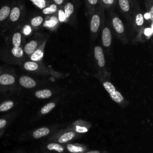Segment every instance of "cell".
<instances>
[{
    "label": "cell",
    "instance_id": "39",
    "mask_svg": "<svg viewBox=\"0 0 153 153\" xmlns=\"http://www.w3.org/2000/svg\"><path fill=\"white\" fill-rule=\"evenodd\" d=\"M86 153H100V152L98 151H90V152H88Z\"/></svg>",
    "mask_w": 153,
    "mask_h": 153
},
{
    "label": "cell",
    "instance_id": "1",
    "mask_svg": "<svg viewBox=\"0 0 153 153\" xmlns=\"http://www.w3.org/2000/svg\"><path fill=\"white\" fill-rule=\"evenodd\" d=\"M103 87L109 93L111 99L117 103H121L123 100V97L121 94L116 90L115 87L109 82L106 81L103 84Z\"/></svg>",
    "mask_w": 153,
    "mask_h": 153
},
{
    "label": "cell",
    "instance_id": "21",
    "mask_svg": "<svg viewBox=\"0 0 153 153\" xmlns=\"http://www.w3.org/2000/svg\"><path fill=\"white\" fill-rule=\"evenodd\" d=\"M21 35L19 32H16L13 36V44L14 47H19L21 42Z\"/></svg>",
    "mask_w": 153,
    "mask_h": 153
},
{
    "label": "cell",
    "instance_id": "33",
    "mask_svg": "<svg viewBox=\"0 0 153 153\" xmlns=\"http://www.w3.org/2000/svg\"><path fill=\"white\" fill-rule=\"evenodd\" d=\"M7 121L4 119H0V128H3L6 125Z\"/></svg>",
    "mask_w": 153,
    "mask_h": 153
},
{
    "label": "cell",
    "instance_id": "28",
    "mask_svg": "<svg viewBox=\"0 0 153 153\" xmlns=\"http://www.w3.org/2000/svg\"><path fill=\"white\" fill-rule=\"evenodd\" d=\"M57 20L55 17H53L51 18V19L49 21H46L45 22V26H48V27H53L57 23Z\"/></svg>",
    "mask_w": 153,
    "mask_h": 153
},
{
    "label": "cell",
    "instance_id": "10",
    "mask_svg": "<svg viewBox=\"0 0 153 153\" xmlns=\"http://www.w3.org/2000/svg\"><path fill=\"white\" fill-rule=\"evenodd\" d=\"M51 91L48 89H44L41 90H38L35 93V96L38 98L45 99L50 97L51 96Z\"/></svg>",
    "mask_w": 153,
    "mask_h": 153
},
{
    "label": "cell",
    "instance_id": "22",
    "mask_svg": "<svg viewBox=\"0 0 153 153\" xmlns=\"http://www.w3.org/2000/svg\"><path fill=\"white\" fill-rule=\"evenodd\" d=\"M67 148L68 151L72 153H76V152H80L83 151V148L81 146H75L72 144H68L67 145Z\"/></svg>",
    "mask_w": 153,
    "mask_h": 153
},
{
    "label": "cell",
    "instance_id": "12",
    "mask_svg": "<svg viewBox=\"0 0 153 153\" xmlns=\"http://www.w3.org/2000/svg\"><path fill=\"white\" fill-rule=\"evenodd\" d=\"M44 56V53L41 49L35 50L30 56V59L33 61H38L42 59Z\"/></svg>",
    "mask_w": 153,
    "mask_h": 153
},
{
    "label": "cell",
    "instance_id": "26",
    "mask_svg": "<svg viewBox=\"0 0 153 153\" xmlns=\"http://www.w3.org/2000/svg\"><path fill=\"white\" fill-rule=\"evenodd\" d=\"M36 7L40 9H43L45 7V0H30Z\"/></svg>",
    "mask_w": 153,
    "mask_h": 153
},
{
    "label": "cell",
    "instance_id": "9",
    "mask_svg": "<svg viewBox=\"0 0 153 153\" xmlns=\"http://www.w3.org/2000/svg\"><path fill=\"white\" fill-rule=\"evenodd\" d=\"M50 133V130L47 127H42L35 130L33 133V136L35 138H39L47 135Z\"/></svg>",
    "mask_w": 153,
    "mask_h": 153
},
{
    "label": "cell",
    "instance_id": "17",
    "mask_svg": "<svg viewBox=\"0 0 153 153\" xmlns=\"http://www.w3.org/2000/svg\"><path fill=\"white\" fill-rule=\"evenodd\" d=\"M24 68L28 71H35L38 68V65L34 62H27L24 64Z\"/></svg>",
    "mask_w": 153,
    "mask_h": 153
},
{
    "label": "cell",
    "instance_id": "25",
    "mask_svg": "<svg viewBox=\"0 0 153 153\" xmlns=\"http://www.w3.org/2000/svg\"><path fill=\"white\" fill-rule=\"evenodd\" d=\"M43 22V17L41 16H36L33 17L32 20H31V25L33 26L36 27L39 26Z\"/></svg>",
    "mask_w": 153,
    "mask_h": 153
},
{
    "label": "cell",
    "instance_id": "23",
    "mask_svg": "<svg viewBox=\"0 0 153 153\" xmlns=\"http://www.w3.org/2000/svg\"><path fill=\"white\" fill-rule=\"evenodd\" d=\"M11 52L17 57H20L23 55V50L20 47H14L11 50Z\"/></svg>",
    "mask_w": 153,
    "mask_h": 153
},
{
    "label": "cell",
    "instance_id": "30",
    "mask_svg": "<svg viewBox=\"0 0 153 153\" xmlns=\"http://www.w3.org/2000/svg\"><path fill=\"white\" fill-rule=\"evenodd\" d=\"M76 131L78 133H85L88 131V129L84 127H80V126H76L75 128Z\"/></svg>",
    "mask_w": 153,
    "mask_h": 153
},
{
    "label": "cell",
    "instance_id": "4",
    "mask_svg": "<svg viewBox=\"0 0 153 153\" xmlns=\"http://www.w3.org/2000/svg\"><path fill=\"white\" fill-rule=\"evenodd\" d=\"M100 24V18L98 14H94L90 21V30L93 33H96Z\"/></svg>",
    "mask_w": 153,
    "mask_h": 153
},
{
    "label": "cell",
    "instance_id": "11",
    "mask_svg": "<svg viewBox=\"0 0 153 153\" xmlns=\"http://www.w3.org/2000/svg\"><path fill=\"white\" fill-rule=\"evenodd\" d=\"M74 136H75V133L72 131H69V132L63 134V135H62L59 137L58 141L60 143H64V142H68V141L71 140Z\"/></svg>",
    "mask_w": 153,
    "mask_h": 153
},
{
    "label": "cell",
    "instance_id": "8",
    "mask_svg": "<svg viewBox=\"0 0 153 153\" xmlns=\"http://www.w3.org/2000/svg\"><path fill=\"white\" fill-rule=\"evenodd\" d=\"M15 78L12 75L3 74L0 76V84L3 85H10L14 82Z\"/></svg>",
    "mask_w": 153,
    "mask_h": 153
},
{
    "label": "cell",
    "instance_id": "32",
    "mask_svg": "<svg viewBox=\"0 0 153 153\" xmlns=\"http://www.w3.org/2000/svg\"><path fill=\"white\" fill-rule=\"evenodd\" d=\"M152 30H153V29H151V28H146L145 30V31H144L145 35L146 36H149L151 35H152Z\"/></svg>",
    "mask_w": 153,
    "mask_h": 153
},
{
    "label": "cell",
    "instance_id": "18",
    "mask_svg": "<svg viewBox=\"0 0 153 153\" xmlns=\"http://www.w3.org/2000/svg\"><path fill=\"white\" fill-rule=\"evenodd\" d=\"M47 147L49 150H56L59 152H62L64 151L63 148L61 145L54 143H49Z\"/></svg>",
    "mask_w": 153,
    "mask_h": 153
},
{
    "label": "cell",
    "instance_id": "2",
    "mask_svg": "<svg viewBox=\"0 0 153 153\" xmlns=\"http://www.w3.org/2000/svg\"><path fill=\"white\" fill-rule=\"evenodd\" d=\"M102 43L104 47H108L111 44V41H112V36L111 33L108 27H105L103 29L102 34Z\"/></svg>",
    "mask_w": 153,
    "mask_h": 153
},
{
    "label": "cell",
    "instance_id": "14",
    "mask_svg": "<svg viewBox=\"0 0 153 153\" xmlns=\"http://www.w3.org/2000/svg\"><path fill=\"white\" fill-rule=\"evenodd\" d=\"M20 9L18 7H14L10 13V19L13 22H16L19 19L20 16Z\"/></svg>",
    "mask_w": 153,
    "mask_h": 153
},
{
    "label": "cell",
    "instance_id": "6",
    "mask_svg": "<svg viewBox=\"0 0 153 153\" xmlns=\"http://www.w3.org/2000/svg\"><path fill=\"white\" fill-rule=\"evenodd\" d=\"M112 25L117 33H122L124 32V26L120 18L117 17H114L112 19Z\"/></svg>",
    "mask_w": 153,
    "mask_h": 153
},
{
    "label": "cell",
    "instance_id": "31",
    "mask_svg": "<svg viewBox=\"0 0 153 153\" xmlns=\"http://www.w3.org/2000/svg\"><path fill=\"white\" fill-rule=\"evenodd\" d=\"M31 32V28L29 25H26L23 27V33L25 35H29Z\"/></svg>",
    "mask_w": 153,
    "mask_h": 153
},
{
    "label": "cell",
    "instance_id": "3",
    "mask_svg": "<svg viewBox=\"0 0 153 153\" xmlns=\"http://www.w3.org/2000/svg\"><path fill=\"white\" fill-rule=\"evenodd\" d=\"M94 56L97 60L98 65L100 67H103L105 65V61L102 48L100 46H96L94 47Z\"/></svg>",
    "mask_w": 153,
    "mask_h": 153
},
{
    "label": "cell",
    "instance_id": "15",
    "mask_svg": "<svg viewBox=\"0 0 153 153\" xmlns=\"http://www.w3.org/2000/svg\"><path fill=\"white\" fill-rule=\"evenodd\" d=\"M14 103L12 101L8 100L4 102L0 105V111L4 112L11 109L13 106Z\"/></svg>",
    "mask_w": 153,
    "mask_h": 153
},
{
    "label": "cell",
    "instance_id": "35",
    "mask_svg": "<svg viewBox=\"0 0 153 153\" xmlns=\"http://www.w3.org/2000/svg\"><path fill=\"white\" fill-rule=\"evenodd\" d=\"M149 19L152 22V20H153V7H152V6L151 8V10H150V11L149 13Z\"/></svg>",
    "mask_w": 153,
    "mask_h": 153
},
{
    "label": "cell",
    "instance_id": "20",
    "mask_svg": "<svg viewBox=\"0 0 153 153\" xmlns=\"http://www.w3.org/2000/svg\"><path fill=\"white\" fill-rule=\"evenodd\" d=\"M55 103L53 102H50L48 103V104L45 105L43 108H42L41 110V112L42 114H45L49 112L51 109H53L55 107Z\"/></svg>",
    "mask_w": 153,
    "mask_h": 153
},
{
    "label": "cell",
    "instance_id": "5",
    "mask_svg": "<svg viewBox=\"0 0 153 153\" xmlns=\"http://www.w3.org/2000/svg\"><path fill=\"white\" fill-rule=\"evenodd\" d=\"M19 82L22 86L28 88H32L36 85L35 81L32 78L27 76H22L19 79Z\"/></svg>",
    "mask_w": 153,
    "mask_h": 153
},
{
    "label": "cell",
    "instance_id": "13",
    "mask_svg": "<svg viewBox=\"0 0 153 153\" xmlns=\"http://www.w3.org/2000/svg\"><path fill=\"white\" fill-rule=\"evenodd\" d=\"M74 5L71 2H68L64 7V13L66 18H69L74 11Z\"/></svg>",
    "mask_w": 153,
    "mask_h": 153
},
{
    "label": "cell",
    "instance_id": "27",
    "mask_svg": "<svg viewBox=\"0 0 153 153\" xmlns=\"http://www.w3.org/2000/svg\"><path fill=\"white\" fill-rule=\"evenodd\" d=\"M143 16L141 13H138L136 16L135 23L137 26H142L144 23Z\"/></svg>",
    "mask_w": 153,
    "mask_h": 153
},
{
    "label": "cell",
    "instance_id": "19",
    "mask_svg": "<svg viewBox=\"0 0 153 153\" xmlns=\"http://www.w3.org/2000/svg\"><path fill=\"white\" fill-rule=\"evenodd\" d=\"M118 3L121 9L124 11L127 12L130 10V5L128 0H118Z\"/></svg>",
    "mask_w": 153,
    "mask_h": 153
},
{
    "label": "cell",
    "instance_id": "7",
    "mask_svg": "<svg viewBox=\"0 0 153 153\" xmlns=\"http://www.w3.org/2000/svg\"><path fill=\"white\" fill-rule=\"evenodd\" d=\"M37 46L38 43L36 41H30L25 45L24 47V51L27 54H31L35 50Z\"/></svg>",
    "mask_w": 153,
    "mask_h": 153
},
{
    "label": "cell",
    "instance_id": "24",
    "mask_svg": "<svg viewBox=\"0 0 153 153\" xmlns=\"http://www.w3.org/2000/svg\"><path fill=\"white\" fill-rule=\"evenodd\" d=\"M57 10V6L56 4H51L49 7L45 8L42 10V13L44 14H49L54 13Z\"/></svg>",
    "mask_w": 153,
    "mask_h": 153
},
{
    "label": "cell",
    "instance_id": "29",
    "mask_svg": "<svg viewBox=\"0 0 153 153\" xmlns=\"http://www.w3.org/2000/svg\"><path fill=\"white\" fill-rule=\"evenodd\" d=\"M66 19V17L63 11L59 10V20L60 22H63Z\"/></svg>",
    "mask_w": 153,
    "mask_h": 153
},
{
    "label": "cell",
    "instance_id": "36",
    "mask_svg": "<svg viewBox=\"0 0 153 153\" xmlns=\"http://www.w3.org/2000/svg\"><path fill=\"white\" fill-rule=\"evenodd\" d=\"M98 0H88V2L91 5H96L97 3Z\"/></svg>",
    "mask_w": 153,
    "mask_h": 153
},
{
    "label": "cell",
    "instance_id": "37",
    "mask_svg": "<svg viewBox=\"0 0 153 153\" xmlns=\"http://www.w3.org/2000/svg\"><path fill=\"white\" fill-rule=\"evenodd\" d=\"M54 1L57 5H60L63 3V0H54Z\"/></svg>",
    "mask_w": 153,
    "mask_h": 153
},
{
    "label": "cell",
    "instance_id": "16",
    "mask_svg": "<svg viewBox=\"0 0 153 153\" xmlns=\"http://www.w3.org/2000/svg\"><path fill=\"white\" fill-rule=\"evenodd\" d=\"M10 11V9L7 6L3 7L0 10V21H2L5 19L7 16L9 15Z\"/></svg>",
    "mask_w": 153,
    "mask_h": 153
},
{
    "label": "cell",
    "instance_id": "38",
    "mask_svg": "<svg viewBox=\"0 0 153 153\" xmlns=\"http://www.w3.org/2000/svg\"><path fill=\"white\" fill-rule=\"evenodd\" d=\"M143 17H144L145 19H149V13H146L144 15Z\"/></svg>",
    "mask_w": 153,
    "mask_h": 153
},
{
    "label": "cell",
    "instance_id": "34",
    "mask_svg": "<svg viewBox=\"0 0 153 153\" xmlns=\"http://www.w3.org/2000/svg\"><path fill=\"white\" fill-rule=\"evenodd\" d=\"M102 1L105 4L108 5H111L114 3V0H102Z\"/></svg>",
    "mask_w": 153,
    "mask_h": 153
}]
</instances>
